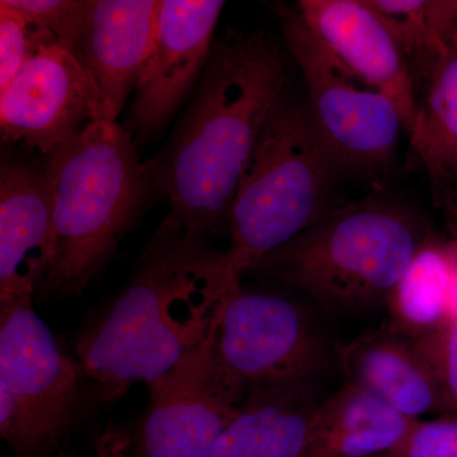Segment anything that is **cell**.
Returning a JSON list of instances; mask_svg holds the SVG:
<instances>
[{"label": "cell", "mask_w": 457, "mask_h": 457, "mask_svg": "<svg viewBox=\"0 0 457 457\" xmlns=\"http://www.w3.org/2000/svg\"><path fill=\"white\" fill-rule=\"evenodd\" d=\"M204 237L161 225L126 287L78 339V362L104 402L167 374L215 335L242 284Z\"/></svg>", "instance_id": "cell-1"}, {"label": "cell", "mask_w": 457, "mask_h": 457, "mask_svg": "<svg viewBox=\"0 0 457 457\" xmlns=\"http://www.w3.org/2000/svg\"><path fill=\"white\" fill-rule=\"evenodd\" d=\"M267 32L213 42L203 77L163 158L152 162L173 230L207 237L222 222L262 129L288 77L287 53Z\"/></svg>", "instance_id": "cell-2"}, {"label": "cell", "mask_w": 457, "mask_h": 457, "mask_svg": "<svg viewBox=\"0 0 457 457\" xmlns=\"http://www.w3.org/2000/svg\"><path fill=\"white\" fill-rule=\"evenodd\" d=\"M53 206V262L40 302L79 294L106 266L154 187L128 129L98 120L44 158Z\"/></svg>", "instance_id": "cell-3"}, {"label": "cell", "mask_w": 457, "mask_h": 457, "mask_svg": "<svg viewBox=\"0 0 457 457\" xmlns=\"http://www.w3.org/2000/svg\"><path fill=\"white\" fill-rule=\"evenodd\" d=\"M428 234L407 204L374 194L335 207L252 270L328 312L356 314L386 305Z\"/></svg>", "instance_id": "cell-4"}, {"label": "cell", "mask_w": 457, "mask_h": 457, "mask_svg": "<svg viewBox=\"0 0 457 457\" xmlns=\"http://www.w3.org/2000/svg\"><path fill=\"white\" fill-rule=\"evenodd\" d=\"M341 171L319 139L305 102L278 99L240 177L228 209L231 269L242 278L320 221L335 206Z\"/></svg>", "instance_id": "cell-5"}, {"label": "cell", "mask_w": 457, "mask_h": 457, "mask_svg": "<svg viewBox=\"0 0 457 457\" xmlns=\"http://www.w3.org/2000/svg\"><path fill=\"white\" fill-rule=\"evenodd\" d=\"M84 372L32 303L0 308V436L17 457H50L74 428Z\"/></svg>", "instance_id": "cell-6"}, {"label": "cell", "mask_w": 457, "mask_h": 457, "mask_svg": "<svg viewBox=\"0 0 457 457\" xmlns=\"http://www.w3.org/2000/svg\"><path fill=\"white\" fill-rule=\"evenodd\" d=\"M275 12L286 50L302 71L314 130L341 174L385 176L404 130L398 110L380 93L361 87L365 83L312 35L296 7L278 4Z\"/></svg>", "instance_id": "cell-7"}, {"label": "cell", "mask_w": 457, "mask_h": 457, "mask_svg": "<svg viewBox=\"0 0 457 457\" xmlns=\"http://www.w3.org/2000/svg\"><path fill=\"white\" fill-rule=\"evenodd\" d=\"M212 347L222 374L245 396L253 390L318 385L337 362V348L305 303L242 285L225 303Z\"/></svg>", "instance_id": "cell-8"}, {"label": "cell", "mask_w": 457, "mask_h": 457, "mask_svg": "<svg viewBox=\"0 0 457 457\" xmlns=\"http://www.w3.org/2000/svg\"><path fill=\"white\" fill-rule=\"evenodd\" d=\"M213 336L167 374L145 384L149 404L135 437V457L212 456L245 399L219 368Z\"/></svg>", "instance_id": "cell-9"}, {"label": "cell", "mask_w": 457, "mask_h": 457, "mask_svg": "<svg viewBox=\"0 0 457 457\" xmlns=\"http://www.w3.org/2000/svg\"><path fill=\"white\" fill-rule=\"evenodd\" d=\"M102 120L95 83L71 50L42 47L0 90V132L47 158Z\"/></svg>", "instance_id": "cell-10"}, {"label": "cell", "mask_w": 457, "mask_h": 457, "mask_svg": "<svg viewBox=\"0 0 457 457\" xmlns=\"http://www.w3.org/2000/svg\"><path fill=\"white\" fill-rule=\"evenodd\" d=\"M224 5L221 0H161L129 121L135 143L158 134L200 82Z\"/></svg>", "instance_id": "cell-11"}, {"label": "cell", "mask_w": 457, "mask_h": 457, "mask_svg": "<svg viewBox=\"0 0 457 457\" xmlns=\"http://www.w3.org/2000/svg\"><path fill=\"white\" fill-rule=\"evenodd\" d=\"M296 7L312 35L395 106L404 131L416 119L418 92L398 41L365 0H300Z\"/></svg>", "instance_id": "cell-12"}, {"label": "cell", "mask_w": 457, "mask_h": 457, "mask_svg": "<svg viewBox=\"0 0 457 457\" xmlns=\"http://www.w3.org/2000/svg\"><path fill=\"white\" fill-rule=\"evenodd\" d=\"M53 206L44 161L0 165V308L32 303L53 262Z\"/></svg>", "instance_id": "cell-13"}, {"label": "cell", "mask_w": 457, "mask_h": 457, "mask_svg": "<svg viewBox=\"0 0 457 457\" xmlns=\"http://www.w3.org/2000/svg\"><path fill=\"white\" fill-rule=\"evenodd\" d=\"M161 0H93L71 53L97 89L102 120L117 121L154 41Z\"/></svg>", "instance_id": "cell-14"}, {"label": "cell", "mask_w": 457, "mask_h": 457, "mask_svg": "<svg viewBox=\"0 0 457 457\" xmlns=\"http://www.w3.org/2000/svg\"><path fill=\"white\" fill-rule=\"evenodd\" d=\"M337 363L347 383L365 387L407 417L453 413L440 376L418 339L384 326L337 347Z\"/></svg>", "instance_id": "cell-15"}, {"label": "cell", "mask_w": 457, "mask_h": 457, "mask_svg": "<svg viewBox=\"0 0 457 457\" xmlns=\"http://www.w3.org/2000/svg\"><path fill=\"white\" fill-rule=\"evenodd\" d=\"M321 399L318 385L253 390L212 457H309Z\"/></svg>", "instance_id": "cell-16"}, {"label": "cell", "mask_w": 457, "mask_h": 457, "mask_svg": "<svg viewBox=\"0 0 457 457\" xmlns=\"http://www.w3.org/2000/svg\"><path fill=\"white\" fill-rule=\"evenodd\" d=\"M416 420L365 387L347 383L319 403L309 457H372L392 453Z\"/></svg>", "instance_id": "cell-17"}, {"label": "cell", "mask_w": 457, "mask_h": 457, "mask_svg": "<svg viewBox=\"0 0 457 457\" xmlns=\"http://www.w3.org/2000/svg\"><path fill=\"white\" fill-rule=\"evenodd\" d=\"M411 147L422 163L436 195L457 212V47L442 62L420 95Z\"/></svg>", "instance_id": "cell-18"}, {"label": "cell", "mask_w": 457, "mask_h": 457, "mask_svg": "<svg viewBox=\"0 0 457 457\" xmlns=\"http://www.w3.org/2000/svg\"><path fill=\"white\" fill-rule=\"evenodd\" d=\"M453 263V240L444 242L429 233L390 294L386 327L413 339L438 329L449 318Z\"/></svg>", "instance_id": "cell-19"}, {"label": "cell", "mask_w": 457, "mask_h": 457, "mask_svg": "<svg viewBox=\"0 0 457 457\" xmlns=\"http://www.w3.org/2000/svg\"><path fill=\"white\" fill-rule=\"evenodd\" d=\"M407 57L418 96L457 47V0H365Z\"/></svg>", "instance_id": "cell-20"}, {"label": "cell", "mask_w": 457, "mask_h": 457, "mask_svg": "<svg viewBox=\"0 0 457 457\" xmlns=\"http://www.w3.org/2000/svg\"><path fill=\"white\" fill-rule=\"evenodd\" d=\"M57 44L51 33L32 18L0 2V90L37 51Z\"/></svg>", "instance_id": "cell-21"}, {"label": "cell", "mask_w": 457, "mask_h": 457, "mask_svg": "<svg viewBox=\"0 0 457 457\" xmlns=\"http://www.w3.org/2000/svg\"><path fill=\"white\" fill-rule=\"evenodd\" d=\"M32 18L51 33L57 44L73 50L92 9L93 0H3Z\"/></svg>", "instance_id": "cell-22"}, {"label": "cell", "mask_w": 457, "mask_h": 457, "mask_svg": "<svg viewBox=\"0 0 457 457\" xmlns=\"http://www.w3.org/2000/svg\"><path fill=\"white\" fill-rule=\"evenodd\" d=\"M392 453L396 457H457V413L416 420Z\"/></svg>", "instance_id": "cell-23"}, {"label": "cell", "mask_w": 457, "mask_h": 457, "mask_svg": "<svg viewBox=\"0 0 457 457\" xmlns=\"http://www.w3.org/2000/svg\"><path fill=\"white\" fill-rule=\"evenodd\" d=\"M440 376L453 413H457V317L418 339Z\"/></svg>", "instance_id": "cell-24"}, {"label": "cell", "mask_w": 457, "mask_h": 457, "mask_svg": "<svg viewBox=\"0 0 457 457\" xmlns=\"http://www.w3.org/2000/svg\"><path fill=\"white\" fill-rule=\"evenodd\" d=\"M130 444L125 432L110 429L99 438L95 457H125Z\"/></svg>", "instance_id": "cell-25"}, {"label": "cell", "mask_w": 457, "mask_h": 457, "mask_svg": "<svg viewBox=\"0 0 457 457\" xmlns=\"http://www.w3.org/2000/svg\"><path fill=\"white\" fill-rule=\"evenodd\" d=\"M453 240V245H455V263H453V282H451V290H450V300H449V318L457 317V231L455 234V239Z\"/></svg>", "instance_id": "cell-26"}, {"label": "cell", "mask_w": 457, "mask_h": 457, "mask_svg": "<svg viewBox=\"0 0 457 457\" xmlns=\"http://www.w3.org/2000/svg\"><path fill=\"white\" fill-rule=\"evenodd\" d=\"M372 457H396V456H394L392 453H381V455L372 456Z\"/></svg>", "instance_id": "cell-27"}]
</instances>
